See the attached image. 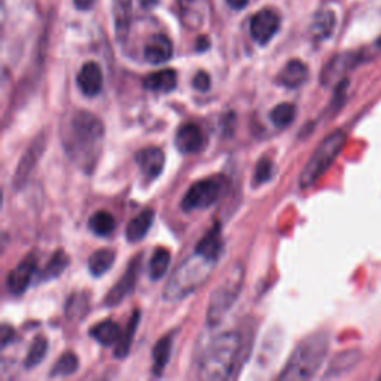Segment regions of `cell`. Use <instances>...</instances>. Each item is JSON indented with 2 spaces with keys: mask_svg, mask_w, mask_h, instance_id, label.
Returning <instances> with one entry per match:
<instances>
[{
  "mask_svg": "<svg viewBox=\"0 0 381 381\" xmlns=\"http://www.w3.org/2000/svg\"><path fill=\"white\" fill-rule=\"evenodd\" d=\"M62 140L74 164L82 172L92 173L103 152L104 125L91 112L75 111L63 125Z\"/></svg>",
  "mask_w": 381,
  "mask_h": 381,
  "instance_id": "6da1fadb",
  "label": "cell"
},
{
  "mask_svg": "<svg viewBox=\"0 0 381 381\" xmlns=\"http://www.w3.org/2000/svg\"><path fill=\"white\" fill-rule=\"evenodd\" d=\"M247 345L240 332H225L202 352L198 377L202 380H234L247 357Z\"/></svg>",
  "mask_w": 381,
  "mask_h": 381,
  "instance_id": "7a4b0ae2",
  "label": "cell"
},
{
  "mask_svg": "<svg viewBox=\"0 0 381 381\" xmlns=\"http://www.w3.org/2000/svg\"><path fill=\"white\" fill-rule=\"evenodd\" d=\"M218 261H213L194 250V254L179 265L164 289V300L179 301L194 293L205 284L216 267Z\"/></svg>",
  "mask_w": 381,
  "mask_h": 381,
  "instance_id": "3957f363",
  "label": "cell"
},
{
  "mask_svg": "<svg viewBox=\"0 0 381 381\" xmlns=\"http://www.w3.org/2000/svg\"><path fill=\"white\" fill-rule=\"evenodd\" d=\"M329 349V337L324 332L313 333L296 345L288 363L280 373V380H310L320 369Z\"/></svg>",
  "mask_w": 381,
  "mask_h": 381,
  "instance_id": "277c9868",
  "label": "cell"
},
{
  "mask_svg": "<svg viewBox=\"0 0 381 381\" xmlns=\"http://www.w3.org/2000/svg\"><path fill=\"white\" fill-rule=\"evenodd\" d=\"M345 141H347V136L341 130L333 131L320 141V145L313 152L312 158L308 160L300 176V186L303 189L314 185L329 170V167L335 162L338 155L342 152Z\"/></svg>",
  "mask_w": 381,
  "mask_h": 381,
  "instance_id": "5b68a950",
  "label": "cell"
},
{
  "mask_svg": "<svg viewBox=\"0 0 381 381\" xmlns=\"http://www.w3.org/2000/svg\"><path fill=\"white\" fill-rule=\"evenodd\" d=\"M244 279V270L242 265H235L230 276L226 277L216 289L213 291L210 296V303L207 308V325L216 326L222 319L230 312L231 307L235 304L238 295L242 292Z\"/></svg>",
  "mask_w": 381,
  "mask_h": 381,
  "instance_id": "8992f818",
  "label": "cell"
},
{
  "mask_svg": "<svg viewBox=\"0 0 381 381\" xmlns=\"http://www.w3.org/2000/svg\"><path fill=\"white\" fill-rule=\"evenodd\" d=\"M226 188V179L223 176H213L209 179L190 185L182 200V209L186 213L195 210H205L212 207L222 197Z\"/></svg>",
  "mask_w": 381,
  "mask_h": 381,
  "instance_id": "52a82bcc",
  "label": "cell"
},
{
  "mask_svg": "<svg viewBox=\"0 0 381 381\" xmlns=\"http://www.w3.org/2000/svg\"><path fill=\"white\" fill-rule=\"evenodd\" d=\"M140 261H141V254L137 255L133 261H130V264L123 274V277L119 279L111 292L106 295L104 298V305L107 307H115L119 303H123L125 298L134 291V286L139 277V270H140Z\"/></svg>",
  "mask_w": 381,
  "mask_h": 381,
  "instance_id": "ba28073f",
  "label": "cell"
},
{
  "mask_svg": "<svg viewBox=\"0 0 381 381\" xmlns=\"http://www.w3.org/2000/svg\"><path fill=\"white\" fill-rule=\"evenodd\" d=\"M280 18L271 9H262L252 17L250 21V34L259 45L268 43L274 34L279 32Z\"/></svg>",
  "mask_w": 381,
  "mask_h": 381,
  "instance_id": "9c48e42d",
  "label": "cell"
},
{
  "mask_svg": "<svg viewBox=\"0 0 381 381\" xmlns=\"http://www.w3.org/2000/svg\"><path fill=\"white\" fill-rule=\"evenodd\" d=\"M174 143L177 151L183 155L200 153L206 146V137L197 124H185L177 130Z\"/></svg>",
  "mask_w": 381,
  "mask_h": 381,
  "instance_id": "30bf717a",
  "label": "cell"
},
{
  "mask_svg": "<svg viewBox=\"0 0 381 381\" xmlns=\"http://www.w3.org/2000/svg\"><path fill=\"white\" fill-rule=\"evenodd\" d=\"M357 63H359V55L345 53L333 57L331 62L325 66L320 74V82L321 85H332V83H338L341 79H344V74L347 70L353 69Z\"/></svg>",
  "mask_w": 381,
  "mask_h": 381,
  "instance_id": "8fae6325",
  "label": "cell"
},
{
  "mask_svg": "<svg viewBox=\"0 0 381 381\" xmlns=\"http://www.w3.org/2000/svg\"><path fill=\"white\" fill-rule=\"evenodd\" d=\"M76 82L83 95L95 97L103 88V71L100 66L94 62L83 64L79 70Z\"/></svg>",
  "mask_w": 381,
  "mask_h": 381,
  "instance_id": "7c38bea8",
  "label": "cell"
},
{
  "mask_svg": "<svg viewBox=\"0 0 381 381\" xmlns=\"http://www.w3.org/2000/svg\"><path fill=\"white\" fill-rule=\"evenodd\" d=\"M136 162L140 172L148 179H157L164 170L165 155L160 148H143L136 153Z\"/></svg>",
  "mask_w": 381,
  "mask_h": 381,
  "instance_id": "4fadbf2b",
  "label": "cell"
},
{
  "mask_svg": "<svg viewBox=\"0 0 381 381\" xmlns=\"http://www.w3.org/2000/svg\"><path fill=\"white\" fill-rule=\"evenodd\" d=\"M36 272V264L33 259L22 261L8 276V289L12 295L20 296L27 291Z\"/></svg>",
  "mask_w": 381,
  "mask_h": 381,
  "instance_id": "5bb4252c",
  "label": "cell"
},
{
  "mask_svg": "<svg viewBox=\"0 0 381 381\" xmlns=\"http://www.w3.org/2000/svg\"><path fill=\"white\" fill-rule=\"evenodd\" d=\"M308 79V67L301 62V60H291V62L286 64L280 74L276 78V82L279 85L295 90L298 87L304 85Z\"/></svg>",
  "mask_w": 381,
  "mask_h": 381,
  "instance_id": "9a60e30c",
  "label": "cell"
},
{
  "mask_svg": "<svg viewBox=\"0 0 381 381\" xmlns=\"http://www.w3.org/2000/svg\"><path fill=\"white\" fill-rule=\"evenodd\" d=\"M173 55V43L165 34H155L145 46V58L151 64H162Z\"/></svg>",
  "mask_w": 381,
  "mask_h": 381,
  "instance_id": "2e32d148",
  "label": "cell"
},
{
  "mask_svg": "<svg viewBox=\"0 0 381 381\" xmlns=\"http://www.w3.org/2000/svg\"><path fill=\"white\" fill-rule=\"evenodd\" d=\"M362 361V352L357 349L344 350L331 361L325 378H337L350 373L352 369Z\"/></svg>",
  "mask_w": 381,
  "mask_h": 381,
  "instance_id": "e0dca14e",
  "label": "cell"
},
{
  "mask_svg": "<svg viewBox=\"0 0 381 381\" xmlns=\"http://www.w3.org/2000/svg\"><path fill=\"white\" fill-rule=\"evenodd\" d=\"M43 149H45V141H43V136H41L39 140L33 141V145L27 149L26 153H24V157L21 158V161L18 164V169H17L15 179H14V182H15L17 186H20V185H22L24 182H26V179L30 174V172L33 170V167L36 165V162H38V160L41 158Z\"/></svg>",
  "mask_w": 381,
  "mask_h": 381,
  "instance_id": "ac0fdd59",
  "label": "cell"
},
{
  "mask_svg": "<svg viewBox=\"0 0 381 381\" xmlns=\"http://www.w3.org/2000/svg\"><path fill=\"white\" fill-rule=\"evenodd\" d=\"M155 219V213L152 209L140 212L134 219H131L125 228V237L130 243H139L149 233Z\"/></svg>",
  "mask_w": 381,
  "mask_h": 381,
  "instance_id": "d6986e66",
  "label": "cell"
},
{
  "mask_svg": "<svg viewBox=\"0 0 381 381\" xmlns=\"http://www.w3.org/2000/svg\"><path fill=\"white\" fill-rule=\"evenodd\" d=\"M143 87L153 92H170L177 87V74L173 69L153 71L143 79Z\"/></svg>",
  "mask_w": 381,
  "mask_h": 381,
  "instance_id": "ffe728a7",
  "label": "cell"
},
{
  "mask_svg": "<svg viewBox=\"0 0 381 381\" xmlns=\"http://www.w3.org/2000/svg\"><path fill=\"white\" fill-rule=\"evenodd\" d=\"M115 29L118 39L124 41L130 30L131 15H133V0H112Z\"/></svg>",
  "mask_w": 381,
  "mask_h": 381,
  "instance_id": "44dd1931",
  "label": "cell"
},
{
  "mask_svg": "<svg viewBox=\"0 0 381 381\" xmlns=\"http://www.w3.org/2000/svg\"><path fill=\"white\" fill-rule=\"evenodd\" d=\"M222 247H223V242H222V234H221V225L216 223L213 225V228L201 238L195 250L213 261H219Z\"/></svg>",
  "mask_w": 381,
  "mask_h": 381,
  "instance_id": "7402d4cb",
  "label": "cell"
},
{
  "mask_svg": "<svg viewBox=\"0 0 381 381\" xmlns=\"http://www.w3.org/2000/svg\"><path fill=\"white\" fill-rule=\"evenodd\" d=\"M335 14L332 11H320L314 15L310 33H312L314 41H325L331 38V34L335 29Z\"/></svg>",
  "mask_w": 381,
  "mask_h": 381,
  "instance_id": "603a6c76",
  "label": "cell"
},
{
  "mask_svg": "<svg viewBox=\"0 0 381 381\" xmlns=\"http://www.w3.org/2000/svg\"><path fill=\"white\" fill-rule=\"evenodd\" d=\"M140 321V312H134V314L131 316L130 321L127 324L124 332H121V335H119V340L115 344V350H113V356L116 359H125L130 353L131 349V342H133L136 329L139 326Z\"/></svg>",
  "mask_w": 381,
  "mask_h": 381,
  "instance_id": "cb8c5ba5",
  "label": "cell"
},
{
  "mask_svg": "<svg viewBox=\"0 0 381 381\" xmlns=\"http://www.w3.org/2000/svg\"><path fill=\"white\" fill-rule=\"evenodd\" d=\"M173 350V335L169 333V335L162 337L152 350V359H153V374L155 375H161L164 371L165 365L169 363L170 356Z\"/></svg>",
  "mask_w": 381,
  "mask_h": 381,
  "instance_id": "d4e9b609",
  "label": "cell"
},
{
  "mask_svg": "<svg viewBox=\"0 0 381 381\" xmlns=\"http://www.w3.org/2000/svg\"><path fill=\"white\" fill-rule=\"evenodd\" d=\"M90 335L95 341L104 345V347H109V345L116 344V341L119 340V335H121V329H119V326L115 324L113 320H103L102 324L91 328Z\"/></svg>",
  "mask_w": 381,
  "mask_h": 381,
  "instance_id": "484cf974",
  "label": "cell"
},
{
  "mask_svg": "<svg viewBox=\"0 0 381 381\" xmlns=\"http://www.w3.org/2000/svg\"><path fill=\"white\" fill-rule=\"evenodd\" d=\"M115 250L112 249H100L88 258V270L94 277H100L103 274L111 270L115 262Z\"/></svg>",
  "mask_w": 381,
  "mask_h": 381,
  "instance_id": "4316f807",
  "label": "cell"
},
{
  "mask_svg": "<svg viewBox=\"0 0 381 381\" xmlns=\"http://www.w3.org/2000/svg\"><path fill=\"white\" fill-rule=\"evenodd\" d=\"M90 230L99 237H109L116 230V219L112 216L109 212L100 210L94 213L90 222Z\"/></svg>",
  "mask_w": 381,
  "mask_h": 381,
  "instance_id": "83f0119b",
  "label": "cell"
},
{
  "mask_svg": "<svg viewBox=\"0 0 381 381\" xmlns=\"http://www.w3.org/2000/svg\"><path fill=\"white\" fill-rule=\"evenodd\" d=\"M172 261L170 250H167L164 247H160L153 252L151 262H149V276L152 280H160L165 276L167 270H169Z\"/></svg>",
  "mask_w": 381,
  "mask_h": 381,
  "instance_id": "f1b7e54d",
  "label": "cell"
},
{
  "mask_svg": "<svg viewBox=\"0 0 381 381\" xmlns=\"http://www.w3.org/2000/svg\"><path fill=\"white\" fill-rule=\"evenodd\" d=\"M69 261H70L69 256L62 249L57 250V252L51 256L50 262H48V265L41 272V282L53 280L57 279L58 276H62V272L69 267Z\"/></svg>",
  "mask_w": 381,
  "mask_h": 381,
  "instance_id": "f546056e",
  "label": "cell"
},
{
  "mask_svg": "<svg viewBox=\"0 0 381 381\" xmlns=\"http://www.w3.org/2000/svg\"><path fill=\"white\" fill-rule=\"evenodd\" d=\"M296 116V107L292 103H280L270 112L271 123L277 128H288Z\"/></svg>",
  "mask_w": 381,
  "mask_h": 381,
  "instance_id": "4dcf8cb0",
  "label": "cell"
},
{
  "mask_svg": "<svg viewBox=\"0 0 381 381\" xmlns=\"http://www.w3.org/2000/svg\"><path fill=\"white\" fill-rule=\"evenodd\" d=\"M79 368V361L75 353L67 352L64 353L60 359L54 363L51 369V378H58V377H69L71 374H75Z\"/></svg>",
  "mask_w": 381,
  "mask_h": 381,
  "instance_id": "1f68e13d",
  "label": "cell"
},
{
  "mask_svg": "<svg viewBox=\"0 0 381 381\" xmlns=\"http://www.w3.org/2000/svg\"><path fill=\"white\" fill-rule=\"evenodd\" d=\"M48 352V341L45 337H36L34 341L32 342L30 349L27 352V356H26V362H24V366H26L27 369L39 365L43 359H45V354Z\"/></svg>",
  "mask_w": 381,
  "mask_h": 381,
  "instance_id": "d6a6232c",
  "label": "cell"
},
{
  "mask_svg": "<svg viewBox=\"0 0 381 381\" xmlns=\"http://www.w3.org/2000/svg\"><path fill=\"white\" fill-rule=\"evenodd\" d=\"M88 310V298L81 295H71L69 298V303L66 307V314L69 319H75V317H82L87 313Z\"/></svg>",
  "mask_w": 381,
  "mask_h": 381,
  "instance_id": "836d02e7",
  "label": "cell"
},
{
  "mask_svg": "<svg viewBox=\"0 0 381 381\" xmlns=\"http://www.w3.org/2000/svg\"><path fill=\"white\" fill-rule=\"evenodd\" d=\"M274 173V165L270 158H261L255 169V181L256 183H265L271 181Z\"/></svg>",
  "mask_w": 381,
  "mask_h": 381,
  "instance_id": "e575fe53",
  "label": "cell"
},
{
  "mask_svg": "<svg viewBox=\"0 0 381 381\" xmlns=\"http://www.w3.org/2000/svg\"><path fill=\"white\" fill-rule=\"evenodd\" d=\"M347 90H349V79L344 78L337 83L335 92H333V97H332V102H331V106H329L333 112H337L338 109H341V106L345 102V95H347Z\"/></svg>",
  "mask_w": 381,
  "mask_h": 381,
  "instance_id": "d590c367",
  "label": "cell"
},
{
  "mask_svg": "<svg viewBox=\"0 0 381 381\" xmlns=\"http://www.w3.org/2000/svg\"><path fill=\"white\" fill-rule=\"evenodd\" d=\"M193 85L198 91H202V92L207 91L212 85V79H210L209 74H206V71H198V74L194 76Z\"/></svg>",
  "mask_w": 381,
  "mask_h": 381,
  "instance_id": "8d00e7d4",
  "label": "cell"
},
{
  "mask_svg": "<svg viewBox=\"0 0 381 381\" xmlns=\"http://www.w3.org/2000/svg\"><path fill=\"white\" fill-rule=\"evenodd\" d=\"M15 337V332L14 329H12L9 325H2V333H0V342H2V347H6V345L14 340Z\"/></svg>",
  "mask_w": 381,
  "mask_h": 381,
  "instance_id": "74e56055",
  "label": "cell"
},
{
  "mask_svg": "<svg viewBox=\"0 0 381 381\" xmlns=\"http://www.w3.org/2000/svg\"><path fill=\"white\" fill-rule=\"evenodd\" d=\"M74 4L79 11H88L92 6L94 0H74Z\"/></svg>",
  "mask_w": 381,
  "mask_h": 381,
  "instance_id": "f35d334b",
  "label": "cell"
},
{
  "mask_svg": "<svg viewBox=\"0 0 381 381\" xmlns=\"http://www.w3.org/2000/svg\"><path fill=\"white\" fill-rule=\"evenodd\" d=\"M226 4L233 9H244L249 4V0H226Z\"/></svg>",
  "mask_w": 381,
  "mask_h": 381,
  "instance_id": "ab89813d",
  "label": "cell"
},
{
  "mask_svg": "<svg viewBox=\"0 0 381 381\" xmlns=\"http://www.w3.org/2000/svg\"><path fill=\"white\" fill-rule=\"evenodd\" d=\"M160 2V0H140V5L143 6V8H152V6H155V5H157Z\"/></svg>",
  "mask_w": 381,
  "mask_h": 381,
  "instance_id": "60d3db41",
  "label": "cell"
},
{
  "mask_svg": "<svg viewBox=\"0 0 381 381\" xmlns=\"http://www.w3.org/2000/svg\"><path fill=\"white\" fill-rule=\"evenodd\" d=\"M207 46H209V39L207 38H200L198 39V51L207 50Z\"/></svg>",
  "mask_w": 381,
  "mask_h": 381,
  "instance_id": "b9f144b4",
  "label": "cell"
},
{
  "mask_svg": "<svg viewBox=\"0 0 381 381\" xmlns=\"http://www.w3.org/2000/svg\"><path fill=\"white\" fill-rule=\"evenodd\" d=\"M375 43H377V46H378V48H381V36H380V38L377 39V42H375Z\"/></svg>",
  "mask_w": 381,
  "mask_h": 381,
  "instance_id": "7bdbcfd3",
  "label": "cell"
}]
</instances>
